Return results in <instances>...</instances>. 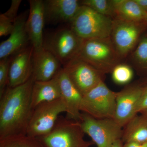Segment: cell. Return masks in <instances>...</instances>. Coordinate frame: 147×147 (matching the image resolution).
Instances as JSON below:
<instances>
[{"label":"cell","mask_w":147,"mask_h":147,"mask_svg":"<svg viewBox=\"0 0 147 147\" xmlns=\"http://www.w3.org/2000/svg\"><path fill=\"white\" fill-rule=\"evenodd\" d=\"M111 147H123L122 144V142L121 139H119L116 141Z\"/></svg>","instance_id":"31"},{"label":"cell","mask_w":147,"mask_h":147,"mask_svg":"<svg viewBox=\"0 0 147 147\" xmlns=\"http://www.w3.org/2000/svg\"><path fill=\"white\" fill-rule=\"evenodd\" d=\"M34 82L32 76L24 84L7 87L0 96V139L26 135L33 110L31 95Z\"/></svg>","instance_id":"1"},{"label":"cell","mask_w":147,"mask_h":147,"mask_svg":"<svg viewBox=\"0 0 147 147\" xmlns=\"http://www.w3.org/2000/svg\"><path fill=\"white\" fill-rule=\"evenodd\" d=\"M117 95L101 81L83 96L81 111L96 119H114Z\"/></svg>","instance_id":"6"},{"label":"cell","mask_w":147,"mask_h":147,"mask_svg":"<svg viewBox=\"0 0 147 147\" xmlns=\"http://www.w3.org/2000/svg\"><path fill=\"white\" fill-rule=\"evenodd\" d=\"M123 141L125 143L147 142V117L136 115L129 121L123 130Z\"/></svg>","instance_id":"20"},{"label":"cell","mask_w":147,"mask_h":147,"mask_svg":"<svg viewBox=\"0 0 147 147\" xmlns=\"http://www.w3.org/2000/svg\"><path fill=\"white\" fill-rule=\"evenodd\" d=\"M63 113H66V108L61 98L37 105L33 110L26 135L36 138L46 135Z\"/></svg>","instance_id":"8"},{"label":"cell","mask_w":147,"mask_h":147,"mask_svg":"<svg viewBox=\"0 0 147 147\" xmlns=\"http://www.w3.org/2000/svg\"><path fill=\"white\" fill-rule=\"evenodd\" d=\"M140 7L147 13V0H134Z\"/></svg>","instance_id":"30"},{"label":"cell","mask_w":147,"mask_h":147,"mask_svg":"<svg viewBox=\"0 0 147 147\" xmlns=\"http://www.w3.org/2000/svg\"><path fill=\"white\" fill-rule=\"evenodd\" d=\"M63 68L83 96L103 81V74L76 57L69 61Z\"/></svg>","instance_id":"9"},{"label":"cell","mask_w":147,"mask_h":147,"mask_svg":"<svg viewBox=\"0 0 147 147\" xmlns=\"http://www.w3.org/2000/svg\"><path fill=\"white\" fill-rule=\"evenodd\" d=\"M34 48L30 45L11 57L8 86H17L31 77Z\"/></svg>","instance_id":"15"},{"label":"cell","mask_w":147,"mask_h":147,"mask_svg":"<svg viewBox=\"0 0 147 147\" xmlns=\"http://www.w3.org/2000/svg\"><path fill=\"white\" fill-rule=\"evenodd\" d=\"M30 9L26 30L34 52L43 49V28L45 24L43 0H29Z\"/></svg>","instance_id":"14"},{"label":"cell","mask_w":147,"mask_h":147,"mask_svg":"<svg viewBox=\"0 0 147 147\" xmlns=\"http://www.w3.org/2000/svg\"><path fill=\"white\" fill-rule=\"evenodd\" d=\"M43 9L45 24H69L81 7L77 0H44Z\"/></svg>","instance_id":"12"},{"label":"cell","mask_w":147,"mask_h":147,"mask_svg":"<svg viewBox=\"0 0 147 147\" xmlns=\"http://www.w3.org/2000/svg\"><path fill=\"white\" fill-rule=\"evenodd\" d=\"M61 98L60 88L56 76L47 81H34L32 88V108L43 102H50Z\"/></svg>","instance_id":"18"},{"label":"cell","mask_w":147,"mask_h":147,"mask_svg":"<svg viewBox=\"0 0 147 147\" xmlns=\"http://www.w3.org/2000/svg\"><path fill=\"white\" fill-rule=\"evenodd\" d=\"M10 61L11 57L4 58L0 61V96L8 86Z\"/></svg>","instance_id":"25"},{"label":"cell","mask_w":147,"mask_h":147,"mask_svg":"<svg viewBox=\"0 0 147 147\" xmlns=\"http://www.w3.org/2000/svg\"><path fill=\"white\" fill-rule=\"evenodd\" d=\"M55 56L43 48L33 52L32 77L34 81H47L55 78L63 68Z\"/></svg>","instance_id":"17"},{"label":"cell","mask_w":147,"mask_h":147,"mask_svg":"<svg viewBox=\"0 0 147 147\" xmlns=\"http://www.w3.org/2000/svg\"><path fill=\"white\" fill-rule=\"evenodd\" d=\"M0 147H44L37 138L20 135L0 139Z\"/></svg>","instance_id":"21"},{"label":"cell","mask_w":147,"mask_h":147,"mask_svg":"<svg viewBox=\"0 0 147 147\" xmlns=\"http://www.w3.org/2000/svg\"><path fill=\"white\" fill-rule=\"evenodd\" d=\"M119 57L110 37L83 39L75 57L93 67L101 73L112 72Z\"/></svg>","instance_id":"2"},{"label":"cell","mask_w":147,"mask_h":147,"mask_svg":"<svg viewBox=\"0 0 147 147\" xmlns=\"http://www.w3.org/2000/svg\"><path fill=\"white\" fill-rule=\"evenodd\" d=\"M113 20L82 5L69 26L82 39L106 38L110 37Z\"/></svg>","instance_id":"3"},{"label":"cell","mask_w":147,"mask_h":147,"mask_svg":"<svg viewBox=\"0 0 147 147\" xmlns=\"http://www.w3.org/2000/svg\"><path fill=\"white\" fill-rule=\"evenodd\" d=\"M123 147H147V142L145 143L127 142L125 144Z\"/></svg>","instance_id":"29"},{"label":"cell","mask_w":147,"mask_h":147,"mask_svg":"<svg viewBox=\"0 0 147 147\" xmlns=\"http://www.w3.org/2000/svg\"><path fill=\"white\" fill-rule=\"evenodd\" d=\"M79 123L85 134L91 137L97 147H111L122 137V127L114 119H96L83 113Z\"/></svg>","instance_id":"7"},{"label":"cell","mask_w":147,"mask_h":147,"mask_svg":"<svg viewBox=\"0 0 147 147\" xmlns=\"http://www.w3.org/2000/svg\"><path fill=\"white\" fill-rule=\"evenodd\" d=\"M147 110V87L144 90L138 101L137 113H143Z\"/></svg>","instance_id":"28"},{"label":"cell","mask_w":147,"mask_h":147,"mask_svg":"<svg viewBox=\"0 0 147 147\" xmlns=\"http://www.w3.org/2000/svg\"><path fill=\"white\" fill-rule=\"evenodd\" d=\"M80 3L102 15L110 18L115 16L112 0H83Z\"/></svg>","instance_id":"22"},{"label":"cell","mask_w":147,"mask_h":147,"mask_svg":"<svg viewBox=\"0 0 147 147\" xmlns=\"http://www.w3.org/2000/svg\"><path fill=\"white\" fill-rule=\"evenodd\" d=\"M134 59L139 67L147 69V36L141 38L134 52Z\"/></svg>","instance_id":"24"},{"label":"cell","mask_w":147,"mask_h":147,"mask_svg":"<svg viewBox=\"0 0 147 147\" xmlns=\"http://www.w3.org/2000/svg\"><path fill=\"white\" fill-rule=\"evenodd\" d=\"M144 89L140 86H131L117 92L114 119L122 127L137 115L138 101Z\"/></svg>","instance_id":"11"},{"label":"cell","mask_w":147,"mask_h":147,"mask_svg":"<svg viewBox=\"0 0 147 147\" xmlns=\"http://www.w3.org/2000/svg\"><path fill=\"white\" fill-rule=\"evenodd\" d=\"M28 15L27 12L18 15L14 24L13 31L8 39L0 44V59L10 57L30 45L26 24Z\"/></svg>","instance_id":"16"},{"label":"cell","mask_w":147,"mask_h":147,"mask_svg":"<svg viewBox=\"0 0 147 147\" xmlns=\"http://www.w3.org/2000/svg\"><path fill=\"white\" fill-rule=\"evenodd\" d=\"M21 2V0H12L10 7L3 13L4 15L13 24L18 17L17 13Z\"/></svg>","instance_id":"27"},{"label":"cell","mask_w":147,"mask_h":147,"mask_svg":"<svg viewBox=\"0 0 147 147\" xmlns=\"http://www.w3.org/2000/svg\"><path fill=\"white\" fill-rule=\"evenodd\" d=\"M14 24L3 13L0 15V36H7L13 31Z\"/></svg>","instance_id":"26"},{"label":"cell","mask_w":147,"mask_h":147,"mask_svg":"<svg viewBox=\"0 0 147 147\" xmlns=\"http://www.w3.org/2000/svg\"><path fill=\"white\" fill-rule=\"evenodd\" d=\"M146 24L115 18L111 38L119 57L126 56L136 45Z\"/></svg>","instance_id":"10"},{"label":"cell","mask_w":147,"mask_h":147,"mask_svg":"<svg viewBox=\"0 0 147 147\" xmlns=\"http://www.w3.org/2000/svg\"><path fill=\"white\" fill-rule=\"evenodd\" d=\"M116 18L144 24L147 26V13L134 0H112Z\"/></svg>","instance_id":"19"},{"label":"cell","mask_w":147,"mask_h":147,"mask_svg":"<svg viewBox=\"0 0 147 147\" xmlns=\"http://www.w3.org/2000/svg\"><path fill=\"white\" fill-rule=\"evenodd\" d=\"M56 77L60 88L61 98L65 106V117L79 122L82 114L81 105L83 96L71 82L63 68Z\"/></svg>","instance_id":"13"},{"label":"cell","mask_w":147,"mask_h":147,"mask_svg":"<svg viewBox=\"0 0 147 147\" xmlns=\"http://www.w3.org/2000/svg\"><path fill=\"white\" fill-rule=\"evenodd\" d=\"M112 72L113 81L119 85L127 84L133 78V70L126 65L118 64L114 67Z\"/></svg>","instance_id":"23"},{"label":"cell","mask_w":147,"mask_h":147,"mask_svg":"<svg viewBox=\"0 0 147 147\" xmlns=\"http://www.w3.org/2000/svg\"><path fill=\"white\" fill-rule=\"evenodd\" d=\"M143 113V115L147 117V110L146 111H145V112H143V113Z\"/></svg>","instance_id":"32"},{"label":"cell","mask_w":147,"mask_h":147,"mask_svg":"<svg viewBox=\"0 0 147 147\" xmlns=\"http://www.w3.org/2000/svg\"><path fill=\"white\" fill-rule=\"evenodd\" d=\"M84 134L79 122L60 116L52 130L37 139L44 147H89Z\"/></svg>","instance_id":"5"},{"label":"cell","mask_w":147,"mask_h":147,"mask_svg":"<svg viewBox=\"0 0 147 147\" xmlns=\"http://www.w3.org/2000/svg\"><path fill=\"white\" fill-rule=\"evenodd\" d=\"M82 40L69 25L63 26L44 35L43 47L53 54L63 67L76 57Z\"/></svg>","instance_id":"4"}]
</instances>
